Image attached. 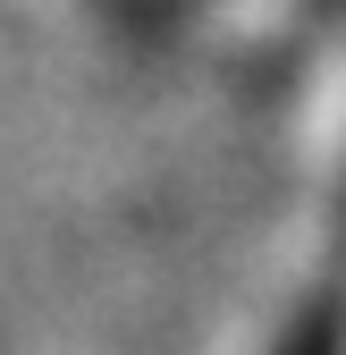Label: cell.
Masks as SVG:
<instances>
[{
	"mask_svg": "<svg viewBox=\"0 0 346 355\" xmlns=\"http://www.w3.org/2000/svg\"><path fill=\"white\" fill-rule=\"evenodd\" d=\"M271 355H346V279H313V296L287 313V330H279V347Z\"/></svg>",
	"mask_w": 346,
	"mask_h": 355,
	"instance_id": "1",
	"label": "cell"
}]
</instances>
